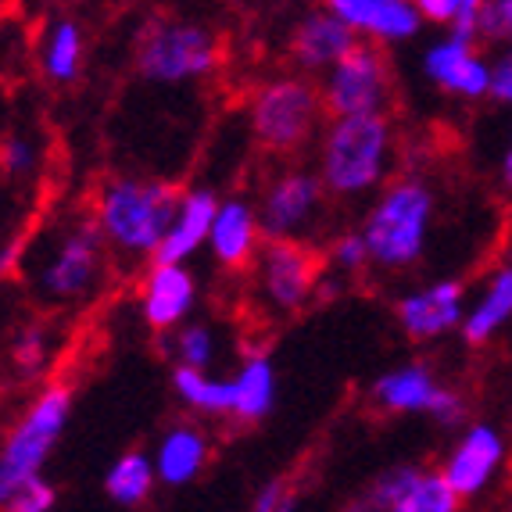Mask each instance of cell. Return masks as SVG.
Masks as SVG:
<instances>
[{
	"instance_id": "10",
	"label": "cell",
	"mask_w": 512,
	"mask_h": 512,
	"mask_svg": "<svg viewBox=\"0 0 512 512\" xmlns=\"http://www.w3.org/2000/svg\"><path fill=\"white\" fill-rule=\"evenodd\" d=\"M369 398H373V405L380 412H391V416H430L441 427L462 423V412H466L462 394L444 387L434 376V369L423 366V362H405V366L380 373L373 380Z\"/></svg>"
},
{
	"instance_id": "7",
	"label": "cell",
	"mask_w": 512,
	"mask_h": 512,
	"mask_svg": "<svg viewBox=\"0 0 512 512\" xmlns=\"http://www.w3.org/2000/svg\"><path fill=\"white\" fill-rule=\"evenodd\" d=\"M323 115V94L305 72L269 79L251 97V133L273 154H294L312 144L323 129Z\"/></svg>"
},
{
	"instance_id": "1",
	"label": "cell",
	"mask_w": 512,
	"mask_h": 512,
	"mask_svg": "<svg viewBox=\"0 0 512 512\" xmlns=\"http://www.w3.org/2000/svg\"><path fill=\"white\" fill-rule=\"evenodd\" d=\"M108 244L97 230L94 215L69 212L51 219V226L33 233L22 244L18 273L29 280V291L47 308H83L108 283Z\"/></svg>"
},
{
	"instance_id": "13",
	"label": "cell",
	"mask_w": 512,
	"mask_h": 512,
	"mask_svg": "<svg viewBox=\"0 0 512 512\" xmlns=\"http://www.w3.org/2000/svg\"><path fill=\"white\" fill-rule=\"evenodd\" d=\"M423 76L448 97L459 101H484L491 97V58H484L480 40L466 36H441L423 51Z\"/></svg>"
},
{
	"instance_id": "5",
	"label": "cell",
	"mask_w": 512,
	"mask_h": 512,
	"mask_svg": "<svg viewBox=\"0 0 512 512\" xmlns=\"http://www.w3.org/2000/svg\"><path fill=\"white\" fill-rule=\"evenodd\" d=\"M72 419V391L69 384H43L33 394L26 412L11 423V430L0 441V509H11L15 495L26 480L43 473L51 452L58 448L61 434Z\"/></svg>"
},
{
	"instance_id": "22",
	"label": "cell",
	"mask_w": 512,
	"mask_h": 512,
	"mask_svg": "<svg viewBox=\"0 0 512 512\" xmlns=\"http://www.w3.org/2000/svg\"><path fill=\"white\" fill-rule=\"evenodd\" d=\"M36 65L51 86H72L86 72V29L72 15H54L43 22L36 40Z\"/></svg>"
},
{
	"instance_id": "9",
	"label": "cell",
	"mask_w": 512,
	"mask_h": 512,
	"mask_svg": "<svg viewBox=\"0 0 512 512\" xmlns=\"http://www.w3.org/2000/svg\"><path fill=\"white\" fill-rule=\"evenodd\" d=\"M326 115H373L387 111L394 97L391 61L384 47L373 40H359L337 65L323 72L319 83Z\"/></svg>"
},
{
	"instance_id": "27",
	"label": "cell",
	"mask_w": 512,
	"mask_h": 512,
	"mask_svg": "<svg viewBox=\"0 0 512 512\" xmlns=\"http://www.w3.org/2000/svg\"><path fill=\"white\" fill-rule=\"evenodd\" d=\"M165 337V355L176 359V366H197L212 369L215 355H219V333L208 323H180L176 330L162 333Z\"/></svg>"
},
{
	"instance_id": "37",
	"label": "cell",
	"mask_w": 512,
	"mask_h": 512,
	"mask_svg": "<svg viewBox=\"0 0 512 512\" xmlns=\"http://www.w3.org/2000/svg\"><path fill=\"white\" fill-rule=\"evenodd\" d=\"M22 244H26V240H18V237L8 240V244H0V280L18 269V262H22Z\"/></svg>"
},
{
	"instance_id": "17",
	"label": "cell",
	"mask_w": 512,
	"mask_h": 512,
	"mask_svg": "<svg viewBox=\"0 0 512 512\" xmlns=\"http://www.w3.org/2000/svg\"><path fill=\"white\" fill-rule=\"evenodd\" d=\"M262 244L265 233L262 219H258V205H251L248 197H219L212 233H208V251H212L215 265L226 273L251 269Z\"/></svg>"
},
{
	"instance_id": "8",
	"label": "cell",
	"mask_w": 512,
	"mask_h": 512,
	"mask_svg": "<svg viewBox=\"0 0 512 512\" xmlns=\"http://www.w3.org/2000/svg\"><path fill=\"white\" fill-rule=\"evenodd\" d=\"M255 298L262 301L273 316H294L319 294L323 280V262L305 240L291 237H265L255 262Z\"/></svg>"
},
{
	"instance_id": "29",
	"label": "cell",
	"mask_w": 512,
	"mask_h": 512,
	"mask_svg": "<svg viewBox=\"0 0 512 512\" xmlns=\"http://www.w3.org/2000/svg\"><path fill=\"white\" fill-rule=\"evenodd\" d=\"M43 144L33 133H8L0 137V180L29 183L40 176Z\"/></svg>"
},
{
	"instance_id": "35",
	"label": "cell",
	"mask_w": 512,
	"mask_h": 512,
	"mask_svg": "<svg viewBox=\"0 0 512 512\" xmlns=\"http://www.w3.org/2000/svg\"><path fill=\"white\" fill-rule=\"evenodd\" d=\"M487 0H459V11H455L448 33L466 36V40H480V18H484Z\"/></svg>"
},
{
	"instance_id": "23",
	"label": "cell",
	"mask_w": 512,
	"mask_h": 512,
	"mask_svg": "<svg viewBox=\"0 0 512 512\" xmlns=\"http://www.w3.org/2000/svg\"><path fill=\"white\" fill-rule=\"evenodd\" d=\"M509 326H512V262H505L487 273L480 294L466 305L459 333L466 344L484 348V344H491Z\"/></svg>"
},
{
	"instance_id": "39",
	"label": "cell",
	"mask_w": 512,
	"mask_h": 512,
	"mask_svg": "<svg viewBox=\"0 0 512 512\" xmlns=\"http://www.w3.org/2000/svg\"><path fill=\"white\" fill-rule=\"evenodd\" d=\"M509 262H512V248H509Z\"/></svg>"
},
{
	"instance_id": "19",
	"label": "cell",
	"mask_w": 512,
	"mask_h": 512,
	"mask_svg": "<svg viewBox=\"0 0 512 512\" xmlns=\"http://www.w3.org/2000/svg\"><path fill=\"white\" fill-rule=\"evenodd\" d=\"M359 43V36L344 26L330 8H312L291 33V61L305 76H323L330 65L344 58Z\"/></svg>"
},
{
	"instance_id": "36",
	"label": "cell",
	"mask_w": 512,
	"mask_h": 512,
	"mask_svg": "<svg viewBox=\"0 0 512 512\" xmlns=\"http://www.w3.org/2000/svg\"><path fill=\"white\" fill-rule=\"evenodd\" d=\"M419 11V18L423 22H430V26H452L455 11H459V0H412Z\"/></svg>"
},
{
	"instance_id": "30",
	"label": "cell",
	"mask_w": 512,
	"mask_h": 512,
	"mask_svg": "<svg viewBox=\"0 0 512 512\" xmlns=\"http://www.w3.org/2000/svg\"><path fill=\"white\" fill-rule=\"evenodd\" d=\"M369 265V248L362 230H348L341 237H333L330 244V273H362Z\"/></svg>"
},
{
	"instance_id": "18",
	"label": "cell",
	"mask_w": 512,
	"mask_h": 512,
	"mask_svg": "<svg viewBox=\"0 0 512 512\" xmlns=\"http://www.w3.org/2000/svg\"><path fill=\"white\" fill-rule=\"evenodd\" d=\"M323 4L359 40H373L380 47L409 43L423 26L412 0H323Z\"/></svg>"
},
{
	"instance_id": "14",
	"label": "cell",
	"mask_w": 512,
	"mask_h": 512,
	"mask_svg": "<svg viewBox=\"0 0 512 512\" xmlns=\"http://www.w3.org/2000/svg\"><path fill=\"white\" fill-rule=\"evenodd\" d=\"M466 305L470 301H466L462 280H434L402 294L398 305H394V319H398V326H402L409 341L430 344L459 330Z\"/></svg>"
},
{
	"instance_id": "3",
	"label": "cell",
	"mask_w": 512,
	"mask_h": 512,
	"mask_svg": "<svg viewBox=\"0 0 512 512\" xmlns=\"http://www.w3.org/2000/svg\"><path fill=\"white\" fill-rule=\"evenodd\" d=\"M180 190L165 180H140V176H111L97 187L94 215L104 244L122 262H154L169 219L176 212Z\"/></svg>"
},
{
	"instance_id": "25",
	"label": "cell",
	"mask_w": 512,
	"mask_h": 512,
	"mask_svg": "<svg viewBox=\"0 0 512 512\" xmlns=\"http://www.w3.org/2000/svg\"><path fill=\"white\" fill-rule=\"evenodd\" d=\"M172 391L201 419H230L233 416V380L219 376L212 369L176 366L172 369Z\"/></svg>"
},
{
	"instance_id": "16",
	"label": "cell",
	"mask_w": 512,
	"mask_h": 512,
	"mask_svg": "<svg viewBox=\"0 0 512 512\" xmlns=\"http://www.w3.org/2000/svg\"><path fill=\"white\" fill-rule=\"evenodd\" d=\"M140 316L154 333H169L187 323L197 308V276L187 262H151L137 294Z\"/></svg>"
},
{
	"instance_id": "12",
	"label": "cell",
	"mask_w": 512,
	"mask_h": 512,
	"mask_svg": "<svg viewBox=\"0 0 512 512\" xmlns=\"http://www.w3.org/2000/svg\"><path fill=\"white\" fill-rule=\"evenodd\" d=\"M505 459H509V444H505L502 430L491 423H473L455 437L441 462V473L462 505L480 502L505 473Z\"/></svg>"
},
{
	"instance_id": "40",
	"label": "cell",
	"mask_w": 512,
	"mask_h": 512,
	"mask_svg": "<svg viewBox=\"0 0 512 512\" xmlns=\"http://www.w3.org/2000/svg\"><path fill=\"white\" fill-rule=\"evenodd\" d=\"M509 509H512V498H509Z\"/></svg>"
},
{
	"instance_id": "38",
	"label": "cell",
	"mask_w": 512,
	"mask_h": 512,
	"mask_svg": "<svg viewBox=\"0 0 512 512\" xmlns=\"http://www.w3.org/2000/svg\"><path fill=\"white\" fill-rule=\"evenodd\" d=\"M502 187L512 190V137L505 144V154H502Z\"/></svg>"
},
{
	"instance_id": "33",
	"label": "cell",
	"mask_w": 512,
	"mask_h": 512,
	"mask_svg": "<svg viewBox=\"0 0 512 512\" xmlns=\"http://www.w3.org/2000/svg\"><path fill=\"white\" fill-rule=\"evenodd\" d=\"M251 505H255L258 512H287L298 505V498H294V487L287 484V480L276 477V480H265V484L258 487L255 502Z\"/></svg>"
},
{
	"instance_id": "6",
	"label": "cell",
	"mask_w": 512,
	"mask_h": 512,
	"mask_svg": "<svg viewBox=\"0 0 512 512\" xmlns=\"http://www.w3.org/2000/svg\"><path fill=\"white\" fill-rule=\"evenodd\" d=\"M137 76L154 86L205 83L222 65V43L201 22L187 18H151L133 51Z\"/></svg>"
},
{
	"instance_id": "4",
	"label": "cell",
	"mask_w": 512,
	"mask_h": 512,
	"mask_svg": "<svg viewBox=\"0 0 512 512\" xmlns=\"http://www.w3.org/2000/svg\"><path fill=\"white\" fill-rule=\"evenodd\" d=\"M434 212L437 197L427 180H419V176L387 180L376 190L373 205L359 226L369 248V265L384 269V273L412 269L427 255Z\"/></svg>"
},
{
	"instance_id": "21",
	"label": "cell",
	"mask_w": 512,
	"mask_h": 512,
	"mask_svg": "<svg viewBox=\"0 0 512 512\" xmlns=\"http://www.w3.org/2000/svg\"><path fill=\"white\" fill-rule=\"evenodd\" d=\"M151 459H154V473H158V484L180 491V487H190L208 470L212 441H208V434L197 423H176V427H169L158 437Z\"/></svg>"
},
{
	"instance_id": "34",
	"label": "cell",
	"mask_w": 512,
	"mask_h": 512,
	"mask_svg": "<svg viewBox=\"0 0 512 512\" xmlns=\"http://www.w3.org/2000/svg\"><path fill=\"white\" fill-rule=\"evenodd\" d=\"M491 101L512 108V43L491 58Z\"/></svg>"
},
{
	"instance_id": "31",
	"label": "cell",
	"mask_w": 512,
	"mask_h": 512,
	"mask_svg": "<svg viewBox=\"0 0 512 512\" xmlns=\"http://www.w3.org/2000/svg\"><path fill=\"white\" fill-rule=\"evenodd\" d=\"M480 40L484 43H512V0H487L480 18Z\"/></svg>"
},
{
	"instance_id": "15",
	"label": "cell",
	"mask_w": 512,
	"mask_h": 512,
	"mask_svg": "<svg viewBox=\"0 0 512 512\" xmlns=\"http://www.w3.org/2000/svg\"><path fill=\"white\" fill-rule=\"evenodd\" d=\"M362 505L373 512H455L462 502L441 470L394 466L369 484Z\"/></svg>"
},
{
	"instance_id": "28",
	"label": "cell",
	"mask_w": 512,
	"mask_h": 512,
	"mask_svg": "<svg viewBox=\"0 0 512 512\" xmlns=\"http://www.w3.org/2000/svg\"><path fill=\"white\" fill-rule=\"evenodd\" d=\"M54 333L47 326H22L11 341V366L22 380H33V376H43L51 369L54 359Z\"/></svg>"
},
{
	"instance_id": "20",
	"label": "cell",
	"mask_w": 512,
	"mask_h": 512,
	"mask_svg": "<svg viewBox=\"0 0 512 512\" xmlns=\"http://www.w3.org/2000/svg\"><path fill=\"white\" fill-rule=\"evenodd\" d=\"M215 208H219V194L215 190H180V201H176V212H172L162 244L154 251V262H190L194 255H201L208 248Z\"/></svg>"
},
{
	"instance_id": "2",
	"label": "cell",
	"mask_w": 512,
	"mask_h": 512,
	"mask_svg": "<svg viewBox=\"0 0 512 512\" xmlns=\"http://www.w3.org/2000/svg\"><path fill=\"white\" fill-rule=\"evenodd\" d=\"M394 126L387 111L373 115H330L319 129L316 172L326 194L337 201H362L391 180Z\"/></svg>"
},
{
	"instance_id": "26",
	"label": "cell",
	"mask_w": 512,
	"mask_h": 512,
	"mask_svg": "<svg viewBox=\"0 0 512 512\" xmlns=\"http://www.w3.org/2000/svg\"><path fill=\"white\" fill-rule=\"evenodd\" d=\"M158 487V473H154V459L147 452H126L111 462V470L104 473V495L122 509H137Z\"/></svg>"
},
{
	"instance_id": "32",
	"label": "cell",
	"mask_w": 512,
	"mask_h": 512,
	"mask_svg": "<svg viewBox=\"0 0 512 512\" xmlns=\"http://www.w3.org/2000/svg\"><path fill=\"white\" fill-rule=\"evenodd\" d=\"M54 505H58V491H54V484L43 473H36L33 480L22 484V491L15 495L8 512H51Z\"/></svg>"
},
{
	"instance_id": "11",
	"label": "cell",
	"mask_w": 512,
	"mask_h": 512,
	"mask_svg": "<svg viewBox=\"0 0 512 512\" xmlns=\"http://www.w3.org/2000/svg\"><path fill=\"white\" fill-rule=\"evenodd\" d=\"M326 187L316 169H283L265 183L258 197V219L265 237L305 240L323 219Z\"/></svg>"
},
{
	"instance_id": "24",
	"label": "cell",
	"mask_w": 512,
	"mask_h": 512,
	"mask_svg": "<svg viewBox=\"0 0 512 512\" xmlns=\"http://www.w3.org/2000/svg\"><path fill=\"white\" fill-rule=\"evenodd\" d=\"M233 380V423L255 427L276 409V369L265 355H248L230 373Z\"/></svg>"
}]
</instances>
